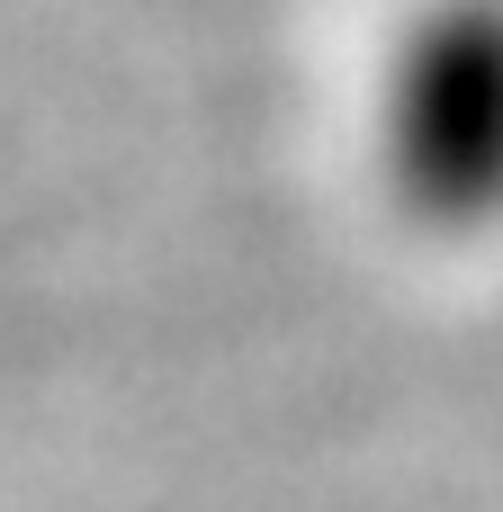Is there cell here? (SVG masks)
<instances>
[{
  "mask_svg": "<svg viewBox=\"0 0 503 512\" xmlns=\"http://www.w3.org/2000/svg\"><path fill=\"white\" fill-rule=\"evenodd\" d=\"M378 180L450 243L503 234V0H423L378 63Z\"/></svg>",
  "mask_w": 503,
  "mask_h": 512,
  "instance_id": "6da1fadb",
  "label": "cell"
}]
</instances>
